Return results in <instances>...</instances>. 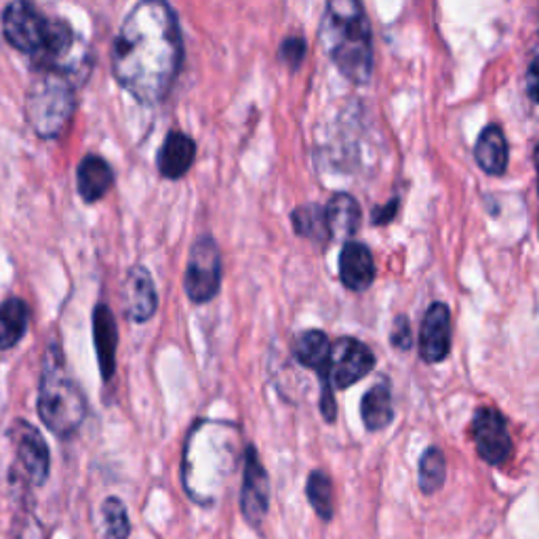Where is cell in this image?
I'll use <instances>...</instances> for the list:
<instances>
[{"mask_svg": "<svg viewBox=\"0 0 539 539\" xmlns=\"http://www.w3.org/2000/svg\"><path fill=\"white\" fill-rule=\"evenodd\" d=\"M535 89H537V64L531 62V66H529V95H531V99H537Z\"/></svg>", "mask_w": 539, "mask_h": 539, "instance_id": "obj_29", "label": "cell"}, {"mask_svg": "<svg viewBox=\"0 0 539 539\" xmlns=\"http://www.w3.org/2000/svg\"><path fill=\"white\" fill-rule=\"evenodd\" d=\"M476 163L489 175H504L508 167V142L504 131L497 125L483 129L474 146Z\"/></svg>", "mask_w": 539, "mask_h": 539, "instance_id": "obj_18", "label": "cell"}, {"mask_svg": "<svg viewBox=\"0 0 539 539\" xmlns=\"http://www.w3.org/2000/svg\"><path fill=\"white\" fill-rule=\"evenodd\" d=\"M93 339L97 350L99 371L106 382H110L116 371V346H118V331L114 314L106 304H99L93 312Z\"/></svg>", "mask_w": 539, "mask_h": 539, "instance_id": "obj_15", "label": "cell"}, {"mask_svg": "<svg viewBox=\"0 0 539 539\" xmlns=\"http://www.w3.org/2000/svg\"><path fill=\"white\" fill-rule=\"evenodd\" d=\"M196 158V146L186 133L173 131L167 135L165 144L158 152V169L167 179L184 177Z\"/></svg>", "mask_w": 539, "mask_h": 539, "instance_id": "obj_16", "label": "cell"}, {"mask_svg": "<svg viewBox=\"0 0 539 539\" xmlns=\"http://www.w3.org/2000/svg\"><path fill=\"white\" fill-rule=\"evenodd\" d=\"M451 350V312L443 302H434L419 329V356L428 365L443 363Z\"/></svg>", "mask_w": 539, "mask_h": 539, "instance_id": "obj_12", "label": "cell"}, {"mask_svg": "<svg viewBox=\"0 0 539 539\" xmlns=\"http://www.w3.org/2000/svg\"><path fill=\"white\" fill-rule=\"evenodd\" d=\"M270 506V481L268 474L259 462L257 449L251 445L245 455V481L241 493V510L247 518V523L259 527L264 523Z\"/></svg>", "mask_w": 539, "mask_h": 539, "instance_id": "obj_11", "label": "cell"}, {"mask_svg": "<svg viewBox=\"0 0 539 539\" xmlns=\"http://www.w3.org/2000/svg\"><path fill=\"white\" fill-rule=\"evenodd\" d=\"M293 224L295 232L304 238H310V241L318 245H327L331 241V234L327 228V219H325V209L308 205V207H299L293 213Z\"/></svg>", "mask_w": 539, "mask_h": 539, "instance_id": "obj_23", "label": "cell"}, {"mask_svg": "<svg viewBox=\"0 0 539 539\" xmlns=\"http://www.w3.org/2000/svg\"><path fill=\"white\" fill-rule=\"evenodd\" d=\"M76 108L74 89L62 72H43L26 97V116L41 137H57Z\"/></svg>", "mask_w": 539, "mask_h": 539, "instance_id": "obj_5", "label": "cell"}, {"mask_svg": "<svg viewBox=\"0 0 539 539\" xmlns=\"http://www.w3.org/2000/svg\"><path fill=\"white\" fill-rule=\"evenodd\" d=\"M447 478V459L438 447L426 449L419 459V489L426 495H434L438 489H443Z\"/></svg>", "mask_w": 539, "mask_h": 539, "instance_id": "obj_22", "label": "cell"}, {"mask_svg": "<svg viewBox=\"0 0 539 539\" xmlns=\"http://www.w3.org/2000/svg\"><path fill=\"white\" fill-rule=\"evenodd\" d=\"M30 310L24 299L9 297L0 304V350L15 348L28 331Z\"/></svg>", "mask_w": 539, "mask_h": 539, "instance_id": "obj_20", "label": "cell"}, {"mask_svg": "<svg viewBox=\"0 0 539 539\" xmlns=\"http://www.w3.org/2000/svg\"><path fill=\"white\" fill-rule=\"evenodd\" d=\"M293 354L297 358V363L312 369L318 377H321L323 384V396H321V413L325 415L327 422H335V413L337 405L333 398V388L327 384V369H329V356H331V342L327 333L323 331H306L295 339Z\"/></svg>", "mask_w": 539, "mask_h": 539, "instance_id": "obj_10", "label": "cell"}, {"mask_svg": "<svg viewBox=\"0 0 539 539\" xmlns=\"http://www.w3.org/2000/svg\"><path fill=\"white\" fill-rule=\"evenodd\" d=\"M375 367V354L354 337H342L331 344L329 369H327V384L329 388L346 390L352 384L371 373Z\"/></svg>", "mask_w": 539, "mask_h": 539, "instance_id": "obj_7", "label": "cell"}, {"mask_svg": "<svg viewBox=\"0 0 539 539\" xmlns=\"http://www.w3.org/2000/svg\"><path fill=\"white\" fill-rule=\"evenodd\" d=\"M76 182H78V194L83 196V201L95 203L99 201V198H104L108 190L112 188L114 173L104 158L91 154L83 158V163L78 165Z\"/></svg>", "mask_w": 539, "mask_h": 539, "instance_id": "obj_17", "label": "cell"}, {"mask_svg": "<svg viewBox=\"0 0 539 539\" xmlns=\"http://www.w3.org/2000/svg\"><path fill=\"white\" fill-rule=\"evenodd\" d=\"M308 502L314 508V512L323 518V521H331L335 504H333V485L331 478L323 470H314L308 478L306 485Z\"/></svg>", "mask_w": 539, "mask_h": 539, "instance_id": "obj_24", "label": "cell"}, {"mask_svg": "<svg viewBox=\"0 0 539 539\" xmlns=\"http://www.w3.org/2000/svg\"><path fill=\"white\" fill-rule=\"evenodd\" d=\"M125 316L133 323H146L158 308V295L150 272L144 266H133L123 283Z\"/></svg>", "mask_w": 539, "mask_h": 539, "instance_id": "obj_13", "label": "cell"}, {"mask_svg": "<svg viewBox=\"0 0 539 539\" xmlns=\"http://www.w3.org/2000/svg\"><path fill=\"white\" fill-rule=\"evenodd\" d=\"M318 30L342 76L354 85H367L373 74V38L361 0H327Z\"/></svg>", "mask_w": 539, "mask_h": 539, "instance_id": "obj_2", "label": "cell"}, {"mask_svg": "<svg viewBox=\"0 0 539 539\" xmlns=\"http://www.w3.org/2000/svg\"><path fill=\"white\" fill-rule=\"evenodd\" d=\"M361 417L369 432H379L388 428L394 422V407H392V392L386 382L373 386L361 403Z\"/></svg>", "mask_w": 539, "mask_h": 539, "instance_id": "obj_21", "label": "cell"}, {"mask_svg": "<svg viewBox=\"0 0 539 539\" xmlns=\"http://www.w3.org/2000/svg\"><path fill=\"white\" fill-rule=\"evenodd\" d=\"M222 287V253L211 236H203L192 245L184 289L194 304H207Z\"/></svg>", "mask_w": 539, "mask_h": 539, "instance_id": "obj_6", "label": "cell"}, {"mask_svg": "<svg viewBox=\"0 0 539 539\" xmlns=\"http://www.w3.org/2000/svg\"><path fill=\"white\" fill-rule=\"evenodd\" d=\"M472 438L478 455L489 466H502L512 455V438L506 419L497 409H478L472 419Z\"/></svg>", "mask_w": 539, "mask_h": 539, "instance_id": "obj_8", "label": "cell"}, {"mask_svg": "<svg viewBox=\"0 0 539 539\" xmlns=\"http://www.w3.org/2000/svg\"><path fill=\"white\" fill-rule=\"evenodd\" d=\"M339 278L346 289L363 293L375 278V262L371 251L363 243H346L339 253Z\"/></svg>", "mask_w": 539, "mask_h": 539, "instance_id": "obj_14", "label": "cell"}, {"mask_svg": "<svg viewBox=\"0 0 539 539\" xmlns=\"http://www.w3.org/2000/svg\"><path fill=\"white\" fill-rule=\"evenodd\" d=\"M102 516L108 539H127L131 533V523L127 516V508L118 497H106L102 504Z\"/></svg>", "mask_w": 539, "mask_h": 539, "instance_id": "obj_25", "label": "cell"}, {"mask_svg": "<svg viewBox=\"0 0 539 539\" xmlns=\"http://www.w3.org/2000/svg\"><path fill=\"white\" fill-rule=\"evenodd\" d=\"M392 344L396 350H409L411 348V327H409V318L398 316L392 327Z\"/></svg>", "mask_w": 539, "mask_h": 539, "instance_id": "obj_27", "label": "cell"}, {"mask_svg": "<svg viewBox=\"0 0 539 539\" xmlns=\"http://www.w3.org/2000/svg\"><path fill=\"white\" fill-rule=\"evenodd\" d=\"M3 34L17 51L32 57L41 72H62L59 64L74 47V32L62 19H47L30 0H13L3 13Z\"/></svg>", "mask_w": 539, "mask_h": 539, "instance_id": "obj_3", "label": "cell"}, {"mask_svg": "<svg viewBox=\"0 0 539 539\" xmlns=\"http://www.w3.org/2000/svg\"><path fill=\"white\" fill-rule=\"evenodd\" d=\"M184 43L165 0H142L123 22L112 47L116 81L137 102L158 104L182 68Z\"/></svg>", "mask_w": 539, "mask_h": 539, "instance_id": "obj_1", "label": "cell"}, {"mask_svg": "<svg viewBox=\"0 0 539 539\" xmlns=\"http://www.w3.org/2000/svg\"><path fill=\"white\" fill-rule=\"evenodd\" d=\"M38 415L43 424L57 436H72L87 417V401L70 377L64 352L57 344H49L43 358L41 388H38Z\"/></svg>", "mask_w": 539, "mask_h": 539, "instance_id": "obj_4", "label": "cell"}, {"mask_svg": "<svg viewBox=\"0 0 539 539\" xmlns=\"http://www.w3.org/2000/svg\"><path fill=\"white\" fill-rule=\"evenodd\" d=\"M278 55H281V62L287 68L297 70L299 64H302L304 57H306V43L299 36H291V38H287V41H283L281 53Z\"/></svg>", "mask_w": 539, "mask_h": 539, "instance_id": "obj_26", "label": "cell"}, {"mask_svg": "<svg viewBox=\"0 0 539 539\" xmlns=\"http://www.w3.org/2000/svg\"><path fill=\"white\" fill-rule=\"evenodd\" d=\"M9 436L15 447L17 464L19 468H22L24 476L32 485H43L47 481L49 468H51V455H49V447L45 443L43 434L38 432L32 424L17 419L9 430Z\"/></svg>", "mask_w": 539, "mask_h": 539, "instance_id": "obj_9", "label": "cell"}, {"mask_svg": "<svg viewBox=\"0 0 539 539\" xmlns=\"http://www.w3.org/2000/svg\"><path fill=\"white\" fill-rule=\"evenodd\" d=\"M325 219L331 238H350L361 228V207L350 194H335L325 207Z\"/></svg>", "mask_w": 539, "mask_h": 539, "instance_id": "obj_19", "label": "cell"}, {"mask_svg": "<svg viewBox=\"0 0 539 539\" xmlns=\"http://www.w3.org/2000/svg\"><path fill=\"white\" fill-rule=\"evenodd\" d=\"M396 209H398V201L394 198V201H392L390 205H386V207H382V209H377V211H375V215H373V224H375V226H382V224L392 222L394 215H396Z\"/></svg>", "mask_w": 539, "mask_h": 539, "instance_id": "obj_28", "label": "cell"}]
</instances>
